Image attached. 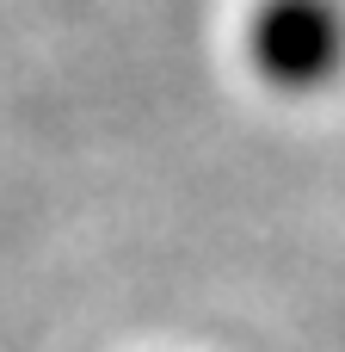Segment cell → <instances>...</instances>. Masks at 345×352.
Masks as SVG:
<instances>
[{
	"instance_id": "1",
	"label": "cell",
	"mask_w": 345,
	"mask_h": 352,
	"mask_svg": "<svg viewBox=\"0 0 345 352\" xmlns=\"http://www.w3.org/2000/svg\"><path fill=\"white\" fill-rule=\"evenodd\" d=\"M340 50L345 37L327 0H272L253 25V56L278 87H321Z\"/></svg>"
}]
</instances>
